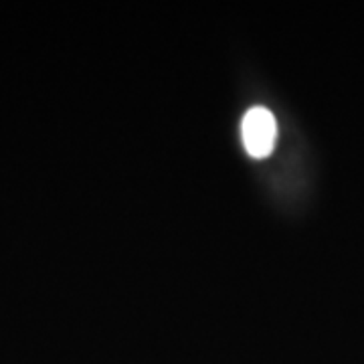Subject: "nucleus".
Returning <instances> with one entry per match:
<instances>
[{"label":"nucleus","mask_w":364,"mask_h":364,"mask_svg":"<svg viewBox=\"0 0 364 364\" xmlns=\"http://www.w3.org/2000/svg\"><path fill=\"white\" fill-rule=\"evenodd\" d=\"M241 138L249 156H269L277 142V122L272 112L261 105L251 107L241 122Z\"/></svg>","instance_id":"f257e3e1"}]
</instances>
